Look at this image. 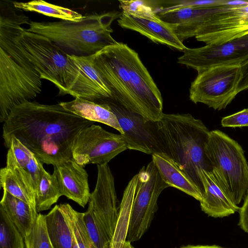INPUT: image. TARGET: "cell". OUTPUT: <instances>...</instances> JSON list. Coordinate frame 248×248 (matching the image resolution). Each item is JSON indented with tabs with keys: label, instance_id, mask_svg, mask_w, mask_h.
Instances as JSON below:
<instances>
[{
	"label": "cell",
	"instance_id": "36",
	"mask_svg": "<svg viewBox=\"0 0 248 248\" xmlns=\"http://www.w3.org/2000/svg\"><path fill=\"white\" fill-rule=\"evenodd\" d=\"M180 248H224L217 245H187Z\"/></svg>",
	"mask_w": 248,
	"mask_h": 248
},
{
	"label": "cell",
	"instance_id": "22",
	"mask_svg": "<svg viewBox=\"0 0 248 248\" xmlns=\"http://www.w3.org/2000/svg\"><path fill=\"white\" fill-rule=\"evenodd\" d=\"M7 148L6 159L12 161L27 172L35 191L45 170L43 163L30 149L15 137L10 141Z\"/></svg>",
	"mask_w": 248,
	"mask_h": 248
},
{
	"label": "cell",
	"instance_id": "34",
	"mask_svg": "<svg viewBox=\"0 0 248 248\" xmlns=\"http://www.w3.org/2000/svg\"><path fill=\"white\" fill-rule=\"evenodd\" d=\"M238 225L248 233V194L244 199L242 206L240 208Z\"/></svg>",
	"mask_w": 248,
	"mask_h": 248
},
{
	"label": "cell",
	"instance_id": "11",
	"mask_svg": "<svg viewBox=\"0 0 248 248\" xmlns=\"http://www.w3.org/2000/svg\"><path fill=\"white\" fill-rule=\"evenodd\" d=\"M127 149L121 134L109 132L93 124L81 130L75 139L72 157L83 167L89 164L103 165Z\"/></svg>",
	"mask_w": 248,
	"mask_h": 248
},
{
	"label": "cell",
	"instance_id": "10",
	"mask_svg": "<svg viewBox=\"0 0 248 248\" xmlns=\"http://www.w3.org/2000/svg\"><path fill=\"white\" fill-rule=\"evenodd\" d=\"M101 99L116 116L124 132V134L121 135L128 149L151 155H167L158 132L157 121L149 120L128 110L112 99Z\"/></svg>",
	"mask_w": 248,
	"mask_h": 248
},
{
	"label": "cell",
	"instance_id": "14",
	"mask_svg": "<svg viewBox=\"0 0 248 248\" xmlns=\"http://www.w3.org/2000/svg\"><path fill=\"white\" fill-rule=\"evenodd\" d=\"M97 166V182L89 203L99 226L111 244L119 213L114 178L108 164Z\"/></svg>",
	"mask_w": 248,
	"mask_h": 248
},
{
	"label": "cell",
	"instance_id": "37",
	"mask_svg": "<svg viewBox=\"0 0 248 248\" xmlns=\"http://www.w3.org/2000/svg\"><path fill=\"white\" fill-rule=\"evenodd\" d=\"M134 247L131 244L129 241H126L123 248H134Z\"/></svg>",
	"mask_w": 248,
	"mask_h": 248
},
{
	"label": "cell",
	"instance_id": "31",
	"mask_svg": "<svg viewBox=\"0 0 248 248\" xmlns=\"http://www.w3.org/2000/svg\"><path fill=\"white\" fill-rule=\"evenodd\" d=\"M119 6L122 12L131 16L158 21L161 19L157 16L155 10L150 6L149 1L139 0H119Z\"/></svg>",
	"mask_w": 248,
	"mask_h": 248
},
{
	"label": "cell",
	"instance_id": "17",
	"mask_svg": "<svg viewBox=\"0 0 248 248\" xmlns=\"http://www.w3.org/2000/svg\"><path fill=\"white\" fill-rule=\"evenodd\" d=\"M200 176L204 189L203 198L200 202L203 212L217 218L227 217L239 211L240 208L230 199L212 171L203 170Z\"/></svg>",
	"mask_w": 248,
	"mask_h": 248
},
{
	"label": "cell",
	"instance_id": "23",
	"mask_svg": "<svg viewBox=\"0 0 248 248\" xmlns=\"http://www.w3.org/2000/svg\"><path fill=\"white\" fill-rule=\"evenodd\" d=\"M137 181V174L130 180L124 190L119 207L118 220L111 241V248H123L126 241Z\"/></svg>",
	"mask_w": 248,
	"mask_h": 248
},
{
	"label": "cell",
	"instance_id": "33",
	"mask_svg": "<svg viewBox=\"0 0 248 248\" xmlns=\"http://www.w3.org/2000/svg\"><path fill=\"white\" fill-rule=\"evenodd\" d=\"M223 127L248 126V108L223 117L221 121Z\"/></svg>",
	"mask_w": 248,
	"mask_h": 248
},
{
	"label": "cell",
	"instance_id": "1",
	"mask_svg": "<svg viewBox=\"0 0 248 248\" xmlns=\"http://www.w3.org/2000/svg\"><path fill=\"white\" fill-rule=\"evenodd\" d=\"M60 103L28 101L15 107L4 122L2 138L8 148L15 137L43 164L59 165L73 159L72 147L79 133L93 124Z\"/></svg>",
	"mask_w": 248,
	"mask_h": 248
},
{
	"label": "cell",
	"instance_id": "9",
	"mask_svg": "<svg viewBox=\"0 0 248 248\" xmlns=\"http://www.w3.org/2000/svg\"><path fill=\"white\" fill-rule=\"evenodd\" d=\"M138 175L137 185L130 218L126 241H139L150 227L157 210L158 197L170 186L163 180L153 160Z\"/></svg>",
	"mask_w": 248,
	"mask_h": 248
},
{
	"label": "cell",
	"instance_id": "27",
	"mask_svg": "<svg viewBox=\"0 0 248 248\" xmlns=\"http://www.w3.org/2000/svg\"><path fill=\"white\" fill-rule=\"evenodd\" d=\"M59 205L69 223L79 248H91L84 221V213L77 211L69 203Z\"/></svg>",
	"mask_w": 248,
	"mask_h": 248
},
{
	"label": "cell",
	"instance_id": "21",
	"mask_svg": "<svg viewBox=\"0 0 248 248\" xmlns=\"http://www.w3.org/2000/svg\"><path fill=\"white\" fill-rule=\"evenodd\" d=\"M0 207L5 212L24 238L30 232L38 215L36 209L5 190H3Z\"/></svg>",
	"mask_w": 248,
	"mask_h": 248
},
{
	"label": "cell",
	"instance_id": "32",
	"mask_svg": "<svg viewBox=\"0 0 248 248\" xmlns=\"http://www.w3.org/2000/svg\"><path fill=\"white\" fill-rule=\"evenodd\" d=\"M162 6L160 11H169L184 8H212L227 7L226 0H180L158 1Z\"/></svg>",
	"mask_w": 248,
	"mask_h": 248
},
{
	"label": "cell",
	"instance_id": "15",
	"mask_svg": "<svg viewBox=\"0 0 248 248\" xmlns=\"http://www.w3.org/2000/svg\"><path fill=\"white\" fill-rule=\"evenodd\" d=\"M62 196L84 207L89 202L91 193L88 175L83 167L73 159L54 166Z\"/></svg>",
	"mask_w": 248,
	"mask_h": 248
},
{
	"label": "cell",
	"instance_id": "4",
	"mask_svg": "<svg viewBox=\"0 0 248 248\" xmlns=\"http://www.w3.org/2000/svg\"><path fill=\"white\" fill-rule=\"evenodd\" d=\"M157 126L167 155L203 194L201 171L213 170L205 152L210 131L201 120L189 113H163Z\"/></svg>",
	"mask_w": 248,
	"mask_h": 248
},
{
	"label": "cell",
	"instance_id": "6",
	"mask_svg": "<svg viewBox=\"0 0 248 248\" xmlns=\"http://www.w3.org/2000/svg\"><path fill=\"white\" fill-rule=\"evenodd\" d=\"M16 27L0 26V122L15 107L35 98L42 91L40 75L16 46Z\"/></svg>",
	"mask_w": 248,
	"mask_h": 248
},
{
	"label": "cell",
	"instance_id": "18",
	"mask_svg": "<svg viewBox=\"0 0 248 248\" xmlns=\"http://www.w3.org/2000/svg\"><path fill=\"white\" fill-rule=\"evenodd\" d=\"M0 181L3 190L36 209L35 189L30 176L24 170L6 159V167L0 170Z\"/></svg>",
	"mask_w": 248,
	"mask_h": 248
},
{
	"label": "cell",
	"instance_id": "2",
	"mask_svg": "<svg viewBox=\"0 0 248 248\" xmlns=\"http://www.w3.org/2000/svg\"><path fill=\"white\" fill-rule=\"evenodd\" d=\"M91 58L93 67L110 91L112 99L149 120H160L163 114L161 93L137 52L117 42Z\"/></svg>",
	"mask_w": 248,
	"mask_h": 248
},
{
	"label": "cell",
	"instance_id": "7",
	"mask_svg": "<svg viewBox=\"0 0 248 248\" xmlns=\"http://www.w3.org/2000/svg\"><path fill=\"white\" fill-rule=\"evenodd\" d=\"M212 172L238 205L248 194V164L242 147L224 133L210 131L205 149Z\"/></svg>",
	"mask_w": 248,
	"mask_h": 248
},
{
	"label": "cell",
	"instance_id": "38",
	"mask_svg": "<svg viewBox=\"0 0 248 248\" xmlns=\"http://www.w3.org/2000/svg\"></svg>",
	"mask_w": 248,
	"mask_h": 248
},
{
	"label": "cell",
	"instance_id": "35",
	"mask_svg": "<svg viewBox=\"0 0 248 248\" xmlns=\"http://www.w3.org/2000/svg\"><path fill=\"white\" fill-rule=\"evenodd\" d=\"M241 76L237 88V94L248 89V62L241 66Z\"/></svg>",
	"mask_w": 248,
	"mask_h": 248
},
{
	"label": "cell",
	"instance_id": "19",
	"mask_svg": "<svg viewBox=\"0 0 248 248\" xmlns=\"http://www.w3.org/2000/svg\"><path fill=\"white\" fill-rule=\"evenodd\" d=\"M152 156L166 183L200 202L202 200L203 194L201 190L174 160L165 154H155Z\"/></svg>",
	"mask_w": 248,
	"mask_h": 248
},
{
	"label": "cell",
	"instance_id": "5",
	"mask_svg": "<svg viewBox=\"0 0 248 248\" xmlns=\"http://www.w3.org/2000/svg\"><path fill=\"white\" fill-rule=\"evenodd\" d=\"M122 13H92L80 21H29L26 31L43 35L70 55L91 56L117 42L112 37L111 25Z\"/></svg>",
	"mask_w": 248,
	"mask_h": 248
},
{
	"label": "cell",
	"instance_id": "25",
	"mask_svg": "<svg viewBox=\"0 0 248 248\" xmlns=\"http://www.w3.org/2000/svg\"><path fill=\"white\" fill-rule=\"evenodd\" d=\"M14 4L16 7L23 11L34 12L62 20L78 22L84 17V16L69 8L57 6L42 0L27 2L14 1Z\"/></svg>",
	"mask_w": 248,
	"mask_h": 248
},
{
	"label": "cell",
	"instance_id": "13",
	"mask_svg": "<svg viewBox=\"0 0 248 248\" xmlns=\"http://www.w3.org/2000/svg\"><path fill=\"white\" fill-rule=\"evenodd\" d=\"M248 34V4L217 7L195 38L208 44H219Z\"/></svg>",
	"mask_w": 248,
	"mask_h": 248
},
{
	"label": "cell",
	"instance_id": "12",
	"mask_svg": "<svg viewBox=\"0 0 248 248\" xmlns=\"http://www.w3.org/2000/svg\"><path fill=\"white\" fill-rule=\"evenodd\" d=\"M177 63L197 72L220 65L242 66L248 62V34L219 44L186 47Z\"/></svg>",
	"mask_w": 248,
	"mask_h": 248
},
{
	"label": "cell",
	"instance_id": "28",
	"mask_svg": "<svg viewBox=\"0 0 248 248\" xmlns=\"http://www.w3.org/2000/svg\"><path fill=\"white\" fill-rule=\"evenodd\" d=\"M24 237L0 207V248H24Z\"/></svg>",
	"mask_w": 248,
	"mask_h": 248
},
{
	"label": "cell",
	"instance_id": "20",
	"mask_svg": "<svg viewBox=\"0 0 248 248\" xmlns=\"http://www.w3.org/2000/svg\"><path fill=\"white\" fill-rule=\"evenodd\" d=\"M59 103L66 109L83 118L104 124L118 130L120 134H124L116 116L101 99L91 101L75 98L72 101Z\"/></svg>",
	"mask_w": 248,
	"mask_h": 248
},
{
	"label": "cell",
	"instance_id": "3",
	"mask_svg": "<svg viewBox=\"0 0 248 248\" xmlns=\"http://www.w3.org/2000/svg\"><path fill=\"white\" fill-rule=\"evenodd\" d=\"M19 24L15 42L40 75L59 89V94H70L93 101L105 99L80 65L47 38L25 30Z\"/></svg>",
	"mask_w": 248,
	"mask_h": 248
},
{
	"label": "cell",
	"instance_id": "8",
	"mask_svg": "<svg viewBox=\"0 0 248 248\" xmlns=\"http://www.w3.org/2000/svg\"><path fill=\"white\" fill-rule=\"evenodd\" d=\"M189 88L190 100L215 110L224 109L237 94L241 66L220 65L197 72Z\"/></svg>",
	"mask_w": 248,
	"mask_h": 248
},
{
	"label": "cell",
	"instance_id": "29",
	"mask_svg": "<svg viewBox=\"0 0 248 248\" xmlns=\"http://www.w3.org/2000/svg\"><path fill=\"white\" fill-rule=\"evenodd\" d=\"M24 239L26 248H54L48 233L46 215L38 214L31 231Z\"/></svg>",
	"mask_w": 248,
	"mask_h": 248
},
{
	"label": "cell",
	"instance_id": "16",
	"mask_svg": "<svg viewBox=\"0 0 248 248\" xmlns=\"http://www.w3.org/2000/svg\"><path fill=\"white\" fill-rule=\"evenodd\" d=\"M117 22L122 28L137 31L154 43L182 51L186 48L171 27L161 20L144 19L122 12Z\"/></svg>",
	"mask_w": 248,
	"mask_h": 248
},
{
	"label": "cell",
	"instance_id": "30",
	"mask_svg": "<svg viewBox=\"0 0 248 248\" xmlns=\"http://www.w3.org/2000/svg\"><path fill=\"white\" fill-rule=\"evenodd\" d=\"M84 221L91 248H111V243L96 221L90 203L87 211L84 213Z\"/></svg>",
	"mask_w": 248,
	"mask_h": 248
},
{
	"label": "cell",
	"instance_id": "26",
	"mask_svg": "<svg viewBox=\"0 0 248 248\" xmlns=\"http://www.w3.org/2000/svg\"><path fill=\"white\" fill-rule=\"evenodd\" d=\"M62 196L56 173L50 174L45 170L35 190L37 212L49 209Z\"/></svg>",
	"mask_w": 248,
	"mask_h": 248
},
{
	"label": "cell",
	"instance_id": "24",
	"mask_svg": "<svg viewBox=\"0 0 248 248\" xmlns=\"http://www.w3.org/2000/svg\"><path fill=\"white\" fill-rule=\"evenodd\" d=\"M48 233L54 248H72L73 232L59 205L46 215Z\"/></svg>",
	"mask_w": 248,
	"mask_h": 248
}]
</instances>
